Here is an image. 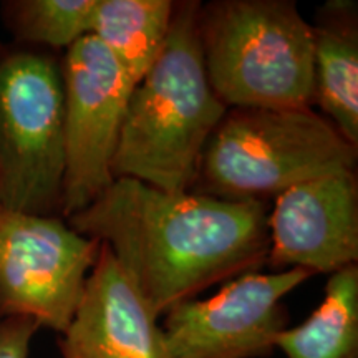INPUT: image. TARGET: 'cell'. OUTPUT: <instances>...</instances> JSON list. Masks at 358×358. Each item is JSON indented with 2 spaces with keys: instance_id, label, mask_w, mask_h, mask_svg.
I'll return each instance as SVG.
<instances>
[{
  "instance_id": "52a82bcc",
  "label": "cell",
  "mask_w": 358,
  "mask_h": 358,
  "mask_svg": "<svg viewBox=\"0 0 358 358\" xmlns=\"http://www.w3.org/2000/svg\"><path fill=\"white\" fill-rule=\"evenodd\" d=\"M65 178L62 219L95 203L113 185V159L134 83L93 35L62 57Z\"/></svg>"
},
{
  "instance_id": "4fadbf2b",
  "label": "cell",
  "mask_w": 358,
  "mask_h": 358,
  "mask_svg": "<svg viewBox=\"0 0 358 358\" xmlns=\"http://www.w3.org/2000/svg\"><path fill=\"white\" fill-rule=\"evenodd\" d=\"M173 0H96L92 35L138 83L166 43Z\"/></svg>"
},
{
  "instance_id": "6da1fadb",
  "label": "cell",
  "mask_w": 358,
  "mask_h": 358,
  "mask_svg": "<svg viewBox=\"0 0 358 358\" xmlns=\"http://www.w3.org/2000/svg\"><path fill=\"white\" fill-rule=\"evenodd\" d=\"M267 203L169 192L131 178L66 224L105 244L156 315L267 264Z\"/></svg>"
},
{
  "instance_id": "2e32d148",
  "label": "cell",
  "mask_w": 358,
  "mask_h": 358,
  "mask_svg": "<svg viewBox=\"0 0 358 358\" xmlns=\"http://www.w3.org/2000/svg\"><path fill=\"white\" fill-rule=\"evenodd\" d=\"M3 47H6V45H3L2 42H0V53H2V52H3Z\"/></svg>"
},
{
  "instance_id": "8fae6325",
  "label": "cell",
  "mask_w": 358,
  "mask_h": 358,
  "mask_svg": "<svg viewBox=\"0 0 358 358\" xmlns=\"http://www.w3.org/2000/svg\"><path fill=\"white\" fill-rule=\"evenodd\" d=\"M310 27L313 105L358 150V3L329 0Z\"/></svg>"
},
{
  "instance_id": "7c38bea8",
  "label": "cell",
  "mask_w": 358,
  "mask_h": 358,
  "mask_svg": "<svg viewBox=\"0 0 358 358\" xmlns=\"http://www.w3.org/2000/svg\"><path fill=\"white\" fill-rule=\"evenodd\" d=\"M275 350L285 358H358V264L329 275L319 307L282 330Z\"/></svg>"
},
{
  "instance_id": "30bf717a",
  "label": "cell",
  "mask_w": 358,
  "mask_h": 358,
  "mask_svg": "<svg viewBox=\"0 0 358 358\" xmlns=\"http://www.w3.org/2000/svg\"><path fill=\"white\" fill-rule=\"evenodd\" d=\"M159 317L105 244L77 310L60 334L62 358H166Z\"/></svg>"
},
{
  "instance_id": "5bb4252c",
  "label": "cell",
  "mask_w": 358,
  "mask_h": 358,
  "mask_svg": "<svg viewBox=\"0 0 358 358\" xmlns=\"http://www.w3.org/2000/svg\"><path fill=\"white\" fill-rule=\"evenodd\" d=\"M96 0H8L0 6L13 42L45 50H66L92 35Z\"/></svg>"
},
{
  "instance_id": "5b68a950",
  "label": "cell",
  "mask_w": 358,
  "mask_h": 358,
  "mask_svg": "<svg viewBox=\"0 0 358 358\" xmlns=\"http://www.w3.org/2000/svg\"><path fill=\"white\" fill-rule=\"evenodd\" d=\"M65 92L55 52L13 43L0 53V204L62 217Z\"/></svg>"
},
{
  "instance_id": "7a4b0ae2",
  "label": "cell",
  "mask_w": 358,
  "mask_h": 358,
  "mask_svg": "<svg viewBox=\"0 0 358 358\" xmlns=\"http://www.w3.org/2000/svg\"><path fill=\"white\" fill-rule=\"evenodd\" d=\"M199 8L198 0L174 2L166 43L129 95L115 179H138L169 192L196 185L206 143L227 110L206 73Z\"/></svg>"
},
{
  "instance_id": "8992f818",
  "label": "cell",
  "mask_w": 358,
  "mask_h": 358,
  "mask_svg": "<svg viewBox=\"0 0 358 358\" xmlns=\"http://www.w3.org/2000/svg\"><path fill=\"white\" fill-rule=\"evenodd\" d=\"M100 245L65 219L0 204V319L29 317L64 332Z\"/></svg>"
},
{
  "instance_id": "ba28073f",
  "label": "cell",
  "mask_w": 358,
  "mask_h": 358,
  "mask_svg": "<svg viewBox=\"0 0 358 358\" xmlns=\"http://www.w3.org/2000/svg\"><path fill=\"white\" fill-rule=\"evenodd\" d=\"M313 274L303 268L249 272L208 299L169 308L161 324L166 358H267L289 327L284 299Z\"/></svg>"
},
{
  "instance_id": "277c9868",
  "label": "cell",
  "mask_w": 358,
  "mask_h": 358,
  "mask_svg": "<svg viewBox=\"0 0 358 358\" xmlns=\"http://www.w3.org/2000/svg\"><path fill=\"white\" fill-rule=\"evenodd\" d=\"M357 148L312 106L227 108L206 143L191 191L267 203L307 179L357 169Z\"/></svg>"
},
{
  "instance_id": "3957f363",
  "label": "cell",
  "mask_w": 358,
  "mask_h": 358,
  "mask_svg": "<svg viewBox=\"0 0 358 358\" xmlns=\"http://www.w3.org/2000/svg\"><path fill=\"white\" fill-rule=\"evenodd\" d=\"M211 87L227 108L313 105L312 27L294 0H214L199 8Z\"/></svg>"
},
{
  "instance_id": "9a60e30c",
  "label": "cell",
  "mask_w": 358,
  "mask_h": 358,
  "mask_svg": "<svg viewBox=\"0 0 358 358\" xmlns=\"http://www.w3.org/2000/svg\"><path fill=\"white\" fill-rule=\"evenodd\" d=\"M40 329L29 317L0 319V358H29L32 340Z\"/></svg>"
},
{
  "instance_id": "9c48e42d",
  "label": "cell",
  "mask_w": 358,
  "mask_h": 358,
  "mask_svg": "<svg viewBox=\"0 0 358 358\" xmlns=\"http://www.w3.org/2000/svg\"><path fill=\"white\" fill-rule=\"evenodd\" d=\"M267 264L334 274L358 262L357 169L299 182L274 199L267 214Z\"/></svg>"
}]
</instances>
